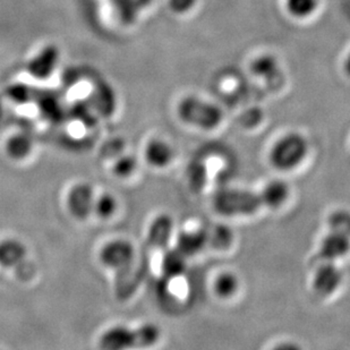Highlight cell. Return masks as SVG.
I'll use <instances>...</instances> for the list:
<instances>
[{"label": "cell", "instance_id": "obj_19", "mask_svg": "<svg viewBox=\"0 0 350 350\" xmlns=\"http://www.w3.org/2000/svg\"><path fill=\"white\" fill-rule=\"evenodd\" d=\"M151 0H113L119 17L126 23L135 20L139 12L149 6Z\"/></svg>", "mask_w": 350, "mask_h": 350}, {"label": "cell", "instance_id": "obj_12", "mask_svg": "<svg viewBox=\"0 0 350 350\" xmlns=\"http://www.w3.org/2000/svg\"><path fill=\"white\" fill-rule=\"evenodd\" d=\"M144 157L148 165L153 168L165 169L174 161L175 150L167 141L153 139L146 144Z\"/></svg>", "mask_w": 350, "mask_h": 350}, {"label": "cell", "instance_id": "obj_6", "mask_svg": "<svg viewBox=\"0 0 350 350\" xmlns=\"http://www.w3.org/2000/svg\"><path fill=\"white\" fill-rule=\"evenodd\" d=\"M344 282V272L337 262L322 261L314 270L311 286L319 297H330L336 294Z\"/></svg>", "mask_w": 350, "mask_h": 350}, {"label": "cell", "instance_id": "obj_17", "mask_svg": "<svg viewBox=\"0 0 350 350\" xmlns=\"http://www.w3.org/2000/svg\"><path fill=\"white\" fill-rule=\"evenodd\" d=\"M320 3L321 0H284V10L295 20L305 21L317 14Z\"/></svg>", "mask_w": 350, "mask_h": 350}, {"label": "cell", "instance_id": "obj_9", "mask_svg": "<svg viewBox=\"0 0 350 350\" xmlns=\"http://www.w3.org/2000/svg\"><path fill=\"white\" fill-rule=\"evenodd\" d=\"M350 253V236L342 232L329 230L319 246L321 261L337 262Z\"/></svg>", "mask_w": 350, "mask_h": 350}, {"label": "cell", "instance_id": "obj_25", "mask_svg": "<svg viewBox=\"0 0 350 350\" xmlns=\"http://www.w3.org/2000/svg\"><path fill=\"white\" fill-rule=\"evenodd\" d=\"M198 0H168L169 10L177 15L191 13L198 5Z\"/></svg>", "mask_w": 350, "mask_h": 350}, {"label": "cell", "instance_id": "obj_13", "mask_svg": "<svg viewBox=\"0 0 350 350\" xmlns=\"http://www.w3.org/2000/svg\"><path fill=\"white\" fill-rule=\"evenodd\" d=\"M208 245V229H187L179 232L175 247L186 258L198 254Z\"/></svg>", "mask_w": 350, "mask_h": 350}, {"label": "cell", "instance_id": "obj_1", "mask_svg": "<svg viewBox=\"0 0 350 350\" xmlns=\"http://www.w3.org/2000/svg\"><path fill=\"white\" fill-rule=\"evenodd\" d=\"M310 152V143L298 132L286 133L273 143L269 152V162L279 172H294L299 168Z\"/></svg>", "mask_w": 350, "mask_h": 350}, {"label": "cell", "instance_id": "obj_5", "mask_svg": "<svg viewBox=\"0 0 350 350\" xmlns=\"http://www.w3.org/2000/svg\"><path fill=\"white\" fill-rule=\"evenodd\" d=\"M137 255L135 248L129 241L117 239L109 241L103 246L100 253V260L108 268L117 271L116 277H120L131 271L135 263Z\"/></svg>", "mask_w": 350, "mask_h": 350}, {"label": "cell", "instance_id": "obj_2", "mask_svg": "<svg viewBox=\"0 0 350 350\" xmlns=\"http://www.w3.org/2000/svg\"><path fill=\"white\" fill-rule=\"evenodd\" d=\"M177 116L186 125L213 131L224 122L225 115L221 107L198 96H186L177 105Z\"/></svg>", "mask_w": 350, "mask_h": 350}, {"label": "cell", "instance_id": "obj_4", "mask_svg": "<svg viewBox=\"0 0 350 350\" xmlns=\"http://www.w3.org/2000/svg\"><path fill=\"white\" fill-rule=\"evenodd\" d=\"M212 205L215 212L227 218L251 217L263 208L258 193L239 187L219 189L213 196Z\"/></svg>", "mask_w": 350, "mask_h": 350}, {"label": "cell", "instance_id": "obj_27", "mask_svg": "<svg viewBox=\"0 0 350 350\" xmlns=\"http://www.w3.org/2000/svg\"><path fill=\"white\" fill-rule=\"evenodd\" d=\"M124 148V142L120 139H111L106 143L105 146V152L107 156H115V154H119Z\"/></svg>", "mask_w": 350, "mask_h": 350}, {"label": "cell", "instance_id": "obj_15", "mask_svg": "<svg viewBox=\"0 0 350 350\" xmlns=\"http://www.w3.org/2000/svg\"><path fill=\"white\" fill-rule=\"evenodd\" d=\"M241 289V281L237 274L232 271H224L219 273L213 281V291L217 297L222 301L232 299Z\"/></svg>", "mask_w": 350, "mask_h": 350}, {"label": "cell", "instance_id": "obj_16", "mask_svg": "<svg viewBox=\"0 0 350 350\" xmlns=\"http://www.w3.org/2000/svg\"><path fill=\"white\" fill-rule=\"evenodd\" d=\"M27 248L16 239L0 241V267L12 268L23 261Z\"/></svg>", "mask_w": 350, "mask_h": 350}, {"label": "cell", "instance_id": "obj_20", "mask_svg": "<svg viewBox=\"0 0 350 350\" xmlns=\"http://www.w3.org/2000/svg\"><path fill=\"white\" fill-rule=\"evenodd\" d=\"M234 241V232L225 225H217L208 230V244L218 251H225Z\"/></svg>", "mask_w": 350, "mask_h": 350}, {"label": "cell", "instance_id": "obj_10", "mask_svg": "<svg viewBox=\"0 0 350 350\" xmlns=\"http://www.w3.org/2000/svg\"><path fill=\"white\" fill-rule=\"evenodd\" d=\"M175 228V224L169 215H160L153 219L146 236V246L151 251L165 250L168 246Z\"/></svg>", "mask_w": 350, "mask_h": 350}, {"label": "cell", "instance_id": "obj_22", "mask_svg": "<svg viewBox=\"0 0 350 350\" xmlns=\"http://www.w3.org/2000/svg\"><path fill=\"white\" fill-rule=\"evenodd\" d=\"M279 64L274 57L262 55L253 60L251 70L256 77H268L277 72Z\"/></svg>", "mask_w": 350, "mask_h": 350}, {"label": "cell", "instance_id": "obj_26", "mask_svg": "<svg viewBox=\"0 0 350 350\" xmlns=\"http://www.w3.org/2000/svg\"><path fill=\"white\" fill-rule=\"evenodd\" d=\"M7 96L15 103H27L30 100V90L23 84H14L7 89Z\"/></svg>", "mask_w": 350, "mask_h": 350}, {"label": "cell", "instance_id": "obj_7", "mask_svg": "<svg viewBox=\"0 0 350 350\" xmlns=\"http://www.w3.org/2000/svg\"><path fill=\"white\" fill-rule=\"evenodd\" d=\"M59 59V48L55 44H46L27 62V74L39 81L50 79L56 72Z\"/></svg>", "mask_w": 350, "mask_h": 350}, {"label": "cell", "instance_id": "obj_21", "mask_svg": "<svg viewBox=\"0 0 350 350\" xmlns=\"http://www.w3.org/2000/svg\"><path fill=\"white\" fill-rule=\"evenodd\" d=\"M327 228L334 232H342L350 236V211L346 208L334 210L327 217Z\"/></svg>", "mask_w": 350, "mask_h": 350}, {"label": "cell", "instance_id": "obj_24", "mask_svg": "<svg viewBox=\"0 0 350 350\" xmlns=\"http://www.w3.org/2000/svg\"><path fill=\"white\" fill-rule=\"evenodd\" d=\"M137 168V160L135 157L122 156L117 159L113 165V175L119 178H127L133 175Z\"/></svg>", "mask_w": 350, "mask_h": 350}, {"label": "cell", "instance_id": "obj_14", "mask_svg": "<svg viewBox=\"0 0 350 350\" xmlns=\"http://www.w3.org/2000/svg\"><path fill=\"white\" fill-rule=\"evenodd\" d=\"M187 258L177 247L165 250L161 260L162 278L169 281L185 273Z\"/></svg>", "mask_w": 350, "mask_h": 350}, {"label": "cell", "instance_id": "obj_11", "mask_svg": "<svg viewBox=\"0 0 350 350\" xmlns=\"http://www.w3.org/2000/svg\"><path fill=\"white\" fill-rule=\"evenodd\" d=\"M291 186L282 179H272L258 192L263 208L279 210L291 198Z\"/></svg>", "mask_w": 350, "mask_h": 350}, {"label": "cell", "instance_id": "obj_18", "mask_svg": "<svg viewBox=\"0 0 350 350\" xmlns=\"http://www.w3.org/2000/svg\"><path fill=\"white\" fill-rule=\"evenodd\" d=\"M32 139L25 134H15L6 143V152L14 160H22L32 152Z\"/></svg>", "mask_w": 350, "mask_h": 350}, {"label": "cell", "instance_id": "obj_3", "mask_svg": "<svg viewBox=\"0 0 350 350\" xmlns=\"http://www.w3.org/2000/svg\"><path fill=\"white\" fill-rule=\"evenodd\" d=\"M161 331L156 324H144L135 329L111 327L100 338V348L107 350L151 347L158 342Z\"/></svg>", "mask_w": 350, "mask_h": 350}, {"label": "cell", "instance_id": "obj_23", "mask_svg": "<svg viewBox=\"0 0 350 350\" xmlns=\"http://www.w3.org/2000/svg\"><path fill=\"white\" fill-rule=\"evenodd\" d=\"M117 210L116 198L111 194H103L96 198L93 212L101 219H109L115 215Z\"/></svg>", "mask_w": 350, "mask_h": 350}, {"label": "cell", "instance_id": "obj_8", "mask_svg": "<svg viewBox=\"0 0 350 350\" xmlns=\"http://www.w3.org/2000/svg\"><path fill=\"white\" fill-rule=\"evenodd\" d=\"M96 196L92 186L81 183L73 186L67 195V208L70 215L79 220L89 218L94 208Z\"/></svg>", "mask_w": 350, "mask_h": 350}]
</instances>
